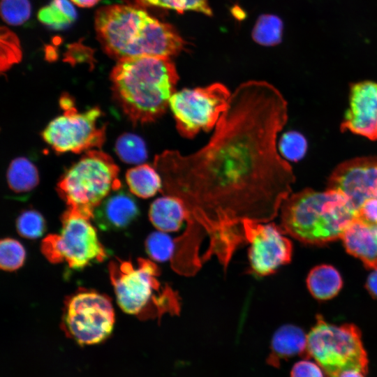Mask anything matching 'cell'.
Masks as SVG:
<instances>
[{
    "label": "cell",
    "mask_w": 377,
    "mask_h": 377,
    "mask_svg": "<svg viewBox=\"0 0 377 377\" xmlns=\"http://www.w3.org/2000/svg\"><path fill=\"white\" fill-rule=\"evenodd\" d=\"M287 120L281 91L249 80L231 94L205 146L188 155L165 150L154 158L161 192L183 202L188 228L209 237L205 256H217L224 267L246 244L242 222L271 221L291 194L295 177L276 146Z\"/></svg>",
    "instance_id": "cell-1"
},
{
    "label": "cell",
    "mask_w": 377,
    "mask_h": 377,
    "mask_svg": "<svg viewBox=\"0 0 377 377\" xmlns=\"http://www.w3.org/2000/svg\"><path fill=\"white\" fill-rule=\"evenodd\" d=\"M95 29L105 52L117 60L140 56L170 57L184 47V41L170 24L132 6L99 8Z\"/></svg>",
    "instance_id": "cell-2"
},
{
    "label": "cell",
    "mask_w": 377,
    "mask_h": 377,
    "mask_svg": "<svg viewBox=\"0 0 377 377\" xmlns=\"http://www.w3.org/2000/svg\"><path fill=\"white\" fill-rule=\"evenodd\" d=\"M179 80L170 57L140 56L117 61L112 91L133 124L154 121L166 110Z\"/></svg>",
    "instance_id": "cell-3"
},
{
    "label": "cell",
    "mask_w": 377,
    "mask_h": 377,
    "mask_svg": "<svg viewBox=\"0 0 377 377\" xmlns=\"http://www.w3.org/2000/svg\"><path fill=\"white\" fill-rule=\"evenodd\" d=\"M280 228L286 235L309 244L320 245L341 239L357 217L340 191L306 188L290 194L280 208Z\"/></svg>",
    "instance_id": "cell-4"
},
{
    "label": "cell",
    "mask_w": 377,
    "mask_h": 377,
    "mask_svg": "<svg viewBox=\"0 0 377 377\" xmlns=\"http://www.w3.org/2000/svg\"><path fill=\"white\" fill-rule=\"evenodd\" d=\"M109 273L117 302L125 313L144 319L179 313L177 293L162 286L159 269L151 260L138 258L133 264L117 259L110 263Z\"/></svg>",
    "instance_id": "cell-5"
},
{
    "label": "cell",
    "mask_w": 377,
    "mask_h": 377,
    "mask_svg": "<svg viewBox=\"0 0 377 377\" xmlns=\"http://www.w3.org/2000/svg\"><path fill=\"white\" fill-rule=\"evenodd\" d=\"M118 175L119 168L109 155L90 150L63 175L57 191L68 209L93 219L96 208L121 188Z\"/></svg>",
    "instance_id": "cell-6"
},
{
    "label": "cell",
    "mask_w": 377,
    "mask_h": 377,
    "mask_svg": "<svg viewBox=\"0 0 377 377\" xmlns=\"http://www.w3.org/2000/svg\"><path fill=\"white\" fill-rule=\"evenodd\" d=\"M312 357L323 370L325 377H339L347 370L367 374L369 359L362 334L353 324L335 325L321 316L307 334L306 358Z\"/></svg>",
    "instance_id": "cell-7"
},
{
    "label": "cell",
    "mask_w": 377,
    "mask_h": 377,
    "mask_svg": "<svg viewBox=\"0 0 377 377\" xmlns=\"http://www.w3.org/2000/svg\"><path fill=\"white\" fill-rule=\"evenodd\" d=\"M90 219L68 208L61 216L59 232L47 236L42 242L45 256L51 263H64L75 270L103 261L107 252Z\"/></svg>",
    "instance_id": "cell-8"
},
{
    "label": "cell",
    "mask_w": 377,
    "mask_h": 377,
    "mask_svg": "<svg viewBox=\"0 0 377 377\" xmlns=\"http://www.w3.org/2000/svg\"><path fill=\"white\" fill-rule=\"evenodd\" d=\"M114 321L110 297L94 290H82L65 302L61 328L78 345H94L108 339Z\"/></svg>",
    "instance_id": "cell-9"
},
{
    "label": "cell",
    "mask_w": 377,
    "mask_h": 377,
    "mask_svg": "<svg viewBox=\"0 0 377 377\" xmlns=\"http://www.w3.org/2000/svg\"><path fill=\"white\" fill-rule=\"evenodd\" d=\"M230 96L228 89L219 82L175 91L169 106L179 134L191 138L200 131H209L215 128L228 107Z\"/></svg>",
    "instance_id": "cell-10"
},
{
    "label": "cell",
    "mask_w": 377,
    "mask_h": 377,
    "mask_svg": "<svg viewBox=\"0 0 377 377\" xmlns=\"http://www.w3.org/2000/svg\"><path fill=\"white\" fill-rule=\"evenodd\" d=\"M101 114L97 107L79 112L73 106L48 124L42 133L43 138L59 153H80L100 147L105 139V127L98 126Z\"/></svg>",
    "instance_id": "cell-11"
},
{
    "label": "cell",
    "mask_w": 377,
    "mask_h": 377,
    "mask_svg": "<svg viewBox=\"0 0 377 377\" xmlns=\"http://www.w3.org/2000/svg\"><path fill=\"white\" fill-rule=\"evenodd\" d=\"M248 249V272L256 276L274 274L279 267L290 262L291 241L279 226L245 220L242 223Z\"/></svg>",
    "instance_id": "cell-12"
},
{
    "label": "cell",
    "mask_w": 377,
    "mask_h": 377,
    "mask_svg": "<svg viewBox=\"0 0 377 377\" xmlns=\"http://www.w3.org/2000/svg\"><path fill=\"white\" fill-rule=\"evenodd\" d=\"M327 188L342 193L356 212L364 202L377 198V157L341 163L331 174Z\"/></svg>",
    "instance_id": "cell-13"
},
{
    "label": "cell",
    "mask_w": 377,
    "mask_h": 377,
    "mask_svg": "<svg viewBox=\"0 0 377 377\" xmlns=\"http://www.w3.org/2000/svg\"><path fill=\"white\" fill-rule=\"evenodd\" d=\"M341 128L377 140V82L364 80L350 86L348 108Z\"/></svg>",
    "instance_id": "cell-14"
},
{
    "label": "cell",
    "mask_w": 377,
    "mask_h": 377,
    "mask_svg": "<svg viewBox=\"0 0 377 377\" xmlns=\"http://www.w3.org/2000/svg\"><path fill=\"white\" fill-rule=\"evenodd\" d=\"M140 210L134 198L127 191H112L94 210L93 219L103 230H122L138 218Z\"/></svg>",
    "instance_id": "cell-15"
},
{
    "label": "cell",
    "mask_w": 377,
    "mask_h": 377,
    "mask_svg": "<svg viewBox=\"0 0 377 377\" xmlns=\"http://www.w3.org/2000/svg\"><path fill=\"white\" fill-rule=\"evenodd\" d=\"M341 239L348 253L360 260L367 268H377V223L356 217Z\"/></svg>",
    "instance_id": "cell-16"
},
{
    "label": "cell",
    "mask_w": 377,
    "mask_h": 377,
    "mask_svg": "<svg viewBox=\"0 0 377 377\" xmlns=\"http://www.w3.org/2000/svg\"><path fill=\"white\" fill-rule=\"evenodd\" d=\"M306 346L307 334L301 327L293 324L283 325L272 337L267 363L279 368L282 360L296 355L306 358Z\"/></svg>",
    "instance_id": "cell-17"
},
{
    "label": "cell",
    "mask_w": 377,
    "mask_h": 377,
    "mask_svg": "<svg viewBox=\"0 0 377 377\" xmlns=\"http://www.w3.org/2000/svg\"><path fill=\"white\" fill-rule=\"evenodd\" d=\"M188 217L187 210L177 198L164 195L150 205L149 218L158 230L170 232L179 230Z\"/></svg>",
    "instance_id": "cell-18"
},
{
    "label": "cell",
    "mask_w": 377,
    "mask_h": 377,
    "mask_svg": "<svg viewBox=\"0 0 377 377\" xmlns=\"http://www.w3.org/2000/svg\"><path fill=\"white\" fill-rule=\"evenodd\" d=\"M306 286L314 298L325 301L337 295L343 286V280L335 267L323 264L310 270L306 278Z\"/></svg>",
    "instance_id": "cell-19"
},
{
    "label": "cell",
    "mask_w": 377,
    "mask_h": 377,
    "mask_svg": "<svg viewBox=\"0 0 377 377\" xmlns=\"http://www.w3.org/2000/svg\"><path fill=\"white\" fill-rule=\"evenodd\" d=\"M126 180L131 192L142 198L154 196L162 189L161 175L155 167L148 164L138 165L129 169Z\"/></svg>",
    "instance_id": "cell-20"
},
{
    "label": "cell",
    "mask_w": 377,
    "mask_h": 377,
    "mask_svg": "<svg viewBox=\"0 0 377 377\" xmlns=\"http://www.w3.org/2000/svg\"><path fill=\"white\" fill-rule=\"evenodd\" d=\"M9 188L16 193H26L34 190L39 182L36 165L26 157H17L10 163L7 170Z\"/></svg>",
    "instance_id": "cell-21"
},
{
    "label": "cell",
    "mask_w": 377,
    "mask_h": 377,
    "mask_svg": "<svg viewBox=\"0 0 377 377\" xmlns=\"http://www.w3.org/2000/svg\"><path fill=\"white\" fill-rule=\"evenodd\" d=\"M76 18V10L68 0H52L38 13V20L55 30L67 28Z\"/></svg>",
    "instance_id": "cell-22"
},
{
    "label": "cell",
    "mask_w": 377,
    "mask_h": 377,
    "mask_svg": "<svg viewBox=\"0 0 377 377\" xmlns=\"http://www.w3.org/2000/svg\"><path fill=\"white\" fill-rule=\"evenodd\" d=\"M115 151L123 162L129 164L142 163L147 156L145 142L140 137L133 133L120 135L115 143Z\"/></svg>",
    "instance_id": "cell-23"
},
{
    "label": "cell",
    "mask_w": 377,
    "mask_h": 377,
    "mask_svg": "<svg viewBox=\"0 0 377 377\" xmlns=\"http://www.w3.org/2000/svg\"><path fill=\"white\" fill-rule=\"evenodd\" d=\"M176 249V240H174L166 232L160 230L151 232L145 240L147 253L156 262L172 260Z\"/></svg>",
    "instance_id": "cell-24"
},
{
    "label": "cell",
    "mask_w": 377,
    "mask_h": 377,
    "mask_svg": "<svg viewBox=\"0 0 377 377\" xmlns=\"http://www.w3.org/2000/svg\"><path fill=\"white\" fill-rule=\"evenodd\" d=\"M282 21L272 15H264L257 21L252 32L254 40L263 45H274L281 41Z\"/></svg>",
    "instance_id": "cell-25"
},
{
    "label": "cell",
    "mask_w": 377,
    "mask_h": 377,
    "mask_svg": "<svg viewBox=\"0 0 377 377\" xmlns=\"http://www.w3.org/2000/svg\"><path fill=\"white\" fill-rule=\"evenodd\" d=\"M26 258L23 245L13 238H5L0 243V266L5 271H15L20 268Z\"/></svg>",
    "instance_id": "cell-26"
},
{
    "label": "cell",
    "mask_w": 377,
    "mask_h": 377,
    "mask_svg": "<svg viewBox=\"0 0 377 377\" xmlns=\"http://www.w3.org/2000/svg\"><path fill=\"white\" fill-rule=\"evenodd\" d=\"M16 229L20 236L36 239L45 233L46 223L40 212L35 209H27L17 218Z\"/></svg>",
    "instance_id": "cell-27"
},
{
    "label": "cell",
    "mask_w": 377,
    "mask_h": 377,
    "mask_svg": "<svg viewBox=\"0 0 377 377\" xmlns=\"http://www.w3.org/2000/svg\"><path fill=\"white\" fill-rule=\"evenodd\" d=\"M144 6H156L175 10L179 13L196 11L212 15L208 0H137Z\"/></svg>",
    "instance_id": "cell-28"
},
{
    "label": "cell",
    "mask_w": 377,
    "mask_h": 377,
    "mask_svg": "<svg viewBox=\"0 0 377 377\" xmlns=\"http://www.w3.org/2000/svg\"><path fill=\"white\" fill-rule=\"evenodd\" d=\"M1 15L8 24L20 25L31 15V3L29 0H1Z\"/></svg>",
    "instance_id": "cell-29"
},
{
    "label": "cell",
    "mask_w": 377,
    "mask_h": 377,
    "mask_svg": "<svg viewBox=\"0 0 377 377\" xmlns=\"http://www.w3.org/2000/svg\"><path fill=\"white\" fill-rule=\"evenodd\" d=\"M306 149L305 138L300 133L288 132L281 136L279 150L286 158L296 161L304 154Z\"/></svg>",
    "instance_id": "cell-30"
},
{
    "label": "cell",
    "mask_w": 377,
    "mask_h": 377,
    "mask_svg": "<svg viewBox=\"0 0 377 377\" xmlns=\"http://www.w3.org/2000/svg\"><path fill=\"white\" fill-rule=\"evenodd\" d=\"M322 368L315 362L306 358L297 362L292 367L290 377H325Z\"/></svg>",
    "instance_id": "cell-31"
},
{
    "label": "cell",
    "mask_w": 377,
    "mask_h": 377,
    "mask_svg": "<svg viewBox=\"0 0 377 377\" xmlns=\"http://www.w3.org/2000/svg\"><path fill=\"white\" fill-rule=\"evenodd\" d=\"M365 286L370 295L377 299V268L368 276Z\"/></svg>",
    "instance_id": "cell-32"
},
{
    "label": "cell",
    "mask_w": 377,
    "mask_h": 377,
    "mask_svg": "<svg viewBox=\"0 0 377 377\" xmlns=\"http://www.w3.org/2000/svg\"><path fill=\"white\" fill-rule=\"evenodd\" d=\"M74 4L83 8L92 7L100 0H71Z\"/></svg>",
    "instance_id": "cell-33"
},
{
    "label": "cell",
    "mask_w": 377,
    "mask_h": 377,
    "mask_svg": "<svg viewBox=\"0 0 377 377\" xmlns=\"http://www.w3.org/2000/svg\"><path fill=\"white\" fill-rule=\"evenodd\" d=\"M365 374L359 370L351 369L343 371L339 377H365Z\"/></svg>",
    "instance_id": "cell-34"
}]
</instances>
